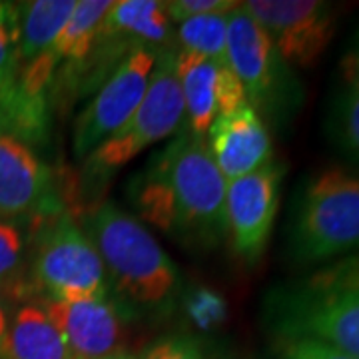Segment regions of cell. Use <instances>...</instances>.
I'll list each match as a JSON object with an SVG mask.
<instances>
[{
	"label": "cell",
	"instance_id": "cell-26",
	"mask_svg": "<svg viewBox=\"0 0 359 359\" xmlns=\"http://www.w3.org/2000/svg\"><path fill=\"white\" fill-rule=\"evenodd\" d=\"M144 359H205L202 349L188 337H166L158 341Z\"/></svg>",
	"mask_w": 359,
	"mask_h": 359
},
{
	"label": "cell",
	"instance_id": "cell-15",
	"mask_svg": "<svg viewBox=\"0 0 359 359\" xmlns=\"http://www.w3.org/2000/svg\"><path fill=\"white\" fill-rule=\"evenodd\" d=\"M176 76H178L182 100H184V120H188L190 134L205 138L212 122L218 116L216 106V78L218 65L200 54L180 50L176 52Z\"/></svg>",
	"mask_w": 359,
	"mask_h": 359
},
{
	"label": "cell",
	"instance_id": "cell-30",
	"mask_svg": "<svg viewBox=\"0 0 359 359\" xmlns=\"http://www.w3.org/2000/svg\"><path fill=\"white\" fill-rule=\"evenodd\" d=\"M108 359H138V358H134V355H128V353H120V355H114V358H108Z\"/></svg>",
	"mask_w": 359,
	"mask_h": 359
},
{
	"label": "cell",
	"instance_id": "cell-20",
	"mask_svg": "<svg viewBox=\"0 0 359 359\" xmlns=\"http://www.w3.org/2000/svg\"><path fill=\"white\" fill-rule=\"evenodd\" d=\"M18 84V4L0 2V118L16 98Z\"/></svg>",
	"mask_w": 359,
	"mask_h": 359
},
{
	"label": "cell",
	"instance_id": "cell-3",
	"mask_svg": "<svg viewBox=\"0 0 359 359\" xmlns=\"http://www.w3.org/2000/svg\"><path fill=\"white\" fill-rule=\"evenodd\" d=\"M82 230L118 294L140 306H162L172 297L180 280L176 264L134 216L104 202L88 212Z\"/></svg>",
	"mask_w": 359,
	"mask_h": 359
},
{
	"label": "cell",
	"instance_id": "cell-7",
	"mask_svg": "<svg viewBox=\"0 0 359 359\" xmlns=\"http://www.w3.org/2000/svg\"><path fill=\"white\" fill-rule=\"evenodd\" d=\"M226 58L231 72L242 82L248 104L280 118L297 104L292 68L273 48L266 30L240 2L228 14Z\"/></svg>",
	"mask_w": 359,
	"mask_h": 359
},
{
	"label": "cell",
	"instance_id": "cell-9",
	"mask_svg": "<svg viewBox=\"0 0 359 359\" xmlns=\"http://www.w3.org/2000/svg\"><path fill=\"white\" fill-rule=\"evenodd\" d=\"M156 58L158 52L152 48H134L116 66L76 118L72 136L76 158H88L134 116L148 90Z\"/></svg>",
	"mask_w": 359,
	"mask_h": 359
},
{
	"label": "cell",
	"instance_id": "cell-24",
	"mask_svg": "<svg viewBox=\"0 0 359 359\" xmlns=\"http://www.w3.org/2000/svg\"><path fill=\"white\" fill-rule=\"evenodd\" d=\"M216 106L219 114H231L248 104L244 86L238 80V76L231 72L228 65L218 66V78H216Z\"/></svg>",
	"mask_w": 359,
	"mask_h": 359
},
{
	"label": "cell",
	"instance_id": "cell-23",
	"mask_svg": "<svg viewBox=\"0 0 359 359\" xmlns=\"http://www.w3.org/2000/svg\"><path fill=\"white\" fill-rule=\"evenodd\" d=\"M271 349L276 359H355L323 341L304 335H273Z\"/></svg>",
	"mask_w": 359,
	"mask_h": 359
},
{
	"label": "cell",
	"instance_id": "cell-16",
	"mask_svg": "<svg viewBox=\"0 0 359 359\" xmlns=\"http://www.w3.org/2000/svg\"><path fill=\"white\" fill-rule=\"evenodd\" d=\"M104 36L132 40L136 48L164 46L172 39V20L166 2L158 0H118L102 26Z\"/></svg>",
	"mask_w": 359,
	"mask_h": 359
},
{
	"label": "cell",
	"instance_id": "cell-4",
	"mask_svg": "<svg viewBox=\"0 0 359 359\" xmlns=\"http://www.w3.org/2000/svg\"><path fill=\"white\" fill-rule=\"evenodd\" d=\"M287 250L295 264L302 266L358 256V172L330 166L302 184L287 230Z\"/></svg>",
	"mask_w": 359,
	"mask_h": 359
},
{
	"label": "cell",
	"instance_id": "cell-2",
	"mask_svg": "<svg viewBox=\"0 0 359 359\" xmlns=\"http://www.w3.org/2000/svg\"><path fill=\"white\" fill-rule=\"evenodd\" d=\"M273 335H304L359 359V254L323 264L269 295Z\"/></svg>",
	"mask_w": 359,
	"mask_h": 359
},
{
	"label": "cell",
	"instance_id": "cell-21",
	"mask_svg": "<svg viewBox=\"0 0 359 359\" xmlns=\"http://www.w3.org/2000/svg\"><path fill=\"white\" fill-rule=\"evenodd\" d=\"M327 128L337 148L359 162V92L344 88L335 96Z\"/></svg>",
	"mask_w": 359,
	"mask_h": 359
},
{
	"label": "cell",
	"instance_id": "cell-5",
	"mask_svg": "<svg viewBox=\"0 0 359 359\" xmlns=\"http://www.w3.org/2000/svg\"><path fill=\"white\" fill-rule=\"evenodd\" d=\"M28 290L40 294V299L52 302H82L106 297L110 282L94 244L66 214L40 228Z\"/></svg>",
	"mask_w": 359,
	"mask_h": 359
},
{
	"label": "cell",
	"instance_id": "cell-17",
	"mask_svg": "<svg viewBox=\"0 0 359 359\" xmlns=\"http://www.w3.org/2000/svg\"><path fill=\"white\" fill-rule=\"evenodd\" d=\"M76 0H32L18 4V68L52 54Z\"/></svg>",
	"mask_w": 359,
	"mask_h": 359
},
{
	"label": "cell",
	"instance_id": "cell-6",
	"mask_svg": "<svg viewBox=\"0 0 359 359\" xmlns=\"http://www.w3.org/2000/svg\"><path fill=\"white\" fill-rule=\"evenodd\" d=\"M184 122V100L176 76V52H160L148 90L128 122L86 158L90 176H112L130 160L170 138Z\"/></svg>",
	"mask_w": 359,
	"mask_h": 359
},
{
	"label": "cell",
	"instance_id": "cell-8",
	"mask_svg": "<svg viewBox=\"0 0 359 359\" xmlns=\"http://www.w3.org/2000/svg\"><path fill=\"white\" fill-rule=\"evenodd\" d=\"M290 68H313L337 30V8L321 0L244 2Z\"/></svg>",
	"mask_w": 359,
	"mask_h": 359
},
{
	"label": "cell",
	"instance_id": "cell-25",
	"mask_svg": "<svg viewBox=\"0 0 359 359\" xmlns=\"http://www.w3.org/2000/svg\"><path fill=\"white\" fill-rule=\"evenodd\" d=\"M238 4L236 0H174L166 2V11L172 25H180L194 16L230 13Z\"/></svg>",
	"mask_w": 359,
	"mask_h": 359
},
{
	"label": "cell",
	"instance_id": "cell-19",
	"mask_svg": "<svg viewBox=\"0 0 359 359\" xmlns=\"http://www.w3.org/2000/svg\"><path fill=\"white\" fill-rule=\"evenodd\" d=\"M230 13L204 14V16H194L180 22L176 28L180 50L200 54L218 66L228 65L226 36H228V14Z\"/></svg>",
	"mask_w": 359,
	"mask_h": 359
},
{
	"label": "cell",
	"instance_id": "cell-10",
	"mask_svg": "<svg viewBox=\"0 0 359 359\" xmlns=\"http://www.w3.org/2000/svg\"><path fill=\"white\" fill-rule=\"evenodd\" d=\"M283 174L285 168L271 162L254 174L228 182V238L233 252L245 264H256L268 248L280 208Z\"/></svg>",
	"mask_w": 359,
	"mask_h": 359
},
{
	"label": "cell",
	"instance_id": "cell-27",
	"mask_svg": "<svg viewBox=\"0 0 359 359\" xmlns=\"http://www.w3.org/2000/svg\"><path fill=\"white\" fill-rule=\"evenodd\" d=\"M339 74L344 78L346 88L359 92V32L351 39L339 60Z\"/></svg>",
	"mask_w": 359,
	"mask_h": 359
},
{
	"label": "cell",
	"instance_id": "cell-12",
	"mask_svg": "<svg viewBox=\"0 0 359 359\" xmlns=\"http://www.w3.org/2000/svg\"><path fill=\"white\" fill-rule=\"evenodd\" d=\"M50 170L11 132L0 128V219L22 222L50 208Z\"/></svg>",
	"mask_w": 359,
	"mask_h": 359
},
{
	"label": "cell",
	"instance_id": "cell-29",
	"mask_svg": "<svg viewBox=\"0 0 359 359\" xmlns=\"http://www.w3.org/2000/svg\"><path fill=\"white\" fill-rule=\"evenodd\" d=\"M18 297H22V294L18 290L0 285V353H2L4 337H6L11 316H13L14 311V299H18Z\"/></svg>",
	"mask_w": 359,
	"mask_h": 359
},
{
	"label": "cell",
	"instance_id": "cell-1",
	"mask_svg": "<svg viewBox=\"0 0 359 359\" xmlns=\"http://www.w3.org/2000/svg\"><path fill=\"white\" fill-rule=\"evenodd\" d=\"M226 192L228 180L208 142L190 132L168 144L132 184L142 218L176 240L208 248L228 236Z\"/></svg>",
	"mask_w": 359,
	"mask_h": 359
},
{
	"label": "cell",
	"instance_id": "cell-22",
	"mask_svg": "<svg viewBox=\"0 0 359 359\" xmlns=\"http://www.w3.org/2000/svg\"><path fill=\"white\" fill-rule=\"evenodd\" d=\"M26 256V236L20 222L0 219V285L14 287L25 297L30 290L20 278Z\"/></svg>",
	"mask_w": 359,
	"mask_h": 359
},
{
	"label": "cell",
	"instance_id": "cell-11",
	"mask_svg": "<svg viewBox=\"0 0 359 359\" xmlns=\"http://www.w3.org/2000/svg\"><path fill=\"white\" fill-rule=\"evenodd\" d=\"M40 302L65 335L74 359H108L124 353L126 320L110 295L82 302Z\"/></svg>",
	"mask_w": 359,
	"mask_h": 359
},
{
	"label": "cell",
	"instance_id": "cell-18",
	"mask_svg": "<svg viewBox=\"0 0 359 359\" xmlns=\"http://www.w3.org/2000/svg\"><path fill=\"white\" fill-rule=\"evenodd\" d=\"M114 2L110 0H76V6L56 40L52 54L60 62L80 65L88 58L102 34V26Z\"/></svg>",
	"mask_w": 359,
	"mask_h": 359
},
{
	"label": "cell",
	"instance_id": "cell-28",
	"mask_svg": "<svg viewBox=\"0 0 359 359\" xmlns=\"http://www.w3.org/2000/svg\"><path fill=\"white\" fill-rule=\"evenodd\" d=\"M190 309H192L194 320L202 323V325H210L212 321L218 320L219 316L224 313L222 299L214 294H198V297H194Z\"/></svg>",
	"mask_w": 359,
	"mask_h": 359
},
{
	"label": "cell",
	"instance_id": "cell-14",
	"mask_svg": "<svg viewBox=\"0 0 359 359\" xmlns=\"http://www.w3.org/2000/svg\"><path fill=\"white\" fill-rule=\"evenodd\" d=\"M0 359H74L40 299L14 306Z\"/></svg>",
	"mask_w": 359,
	"mask_h": 359
},
{
	"label": "cell",
	"instance_id": "cell-13",
	"mask_svg": "<svg viewBox=\"0 0 359 359\" xmlns=\"http://www.w3.org/2000/svg\"><path fill=\"white\" fill-rule=\"evenodd\" d=\"M205 142L216 166L228 182L254 174L273 162L268 124L252 106L216 116L205 134Z\"/></svg>",
	"mask_w": 359,
	"mask_h": 359
}]
</instances>
